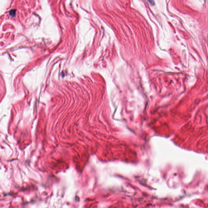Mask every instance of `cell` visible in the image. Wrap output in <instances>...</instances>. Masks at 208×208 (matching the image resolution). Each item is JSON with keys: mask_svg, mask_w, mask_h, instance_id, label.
<instances>
[{"mask_svg": "<svg viewBox=\"0 0 208 208\" xmlns=\"http://www.w3.org/2000/svg\"><path fill=\"white\" fill-rule=\"evenodd\" d=\"M148 1H149V3H150V4L152 5H154V0H148Z\"/></svg>", "mask_w": 208, "mask_h": 208, "instance_id": "obj_1", "label": "cell"}]
</instances>
